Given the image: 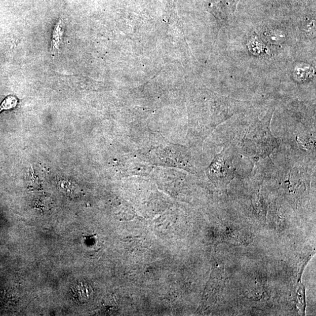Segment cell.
Segmentation results:
<instances>
[{"mask_svg":"<svg viewBox=\"0 0 316 316\" xmlns=\"http://www.w3.org/2000/svg\"><path fill=\"white\" fill-rule=\"evenodd\" d=\"M64 32H65V23L61 19H59L54 26L52 32L50 53L53 56L61 54Z\"/></svg>","mask_w":316,"mask_h":316,"instance_id":"cell-1","label":"cell"},{"mask_svg":"<svg viewBox=\"0 0 316 316\" xmlns=\"http://www.w3.org/2000/svg\"><path fill=\"white\" fill-rule=\"evenodd\" d=\"M16 99L14 97H9L3 102V107L5 108H10L16 105Z\"/></svg>","mask_w":316,"mask_h":316,"instance_id":"cell-2","label":"cell"}]
</instances>
